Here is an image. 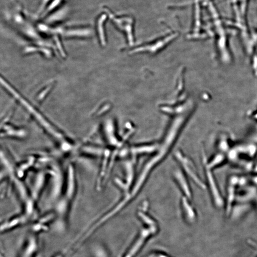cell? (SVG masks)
I'll return each mask as SVG.
<instances>
[{"mask_svg":"<svg viewBox=\"0 0 257 257\" xmlns=\"http://www.w3.org/2000/svg\"><path fill=\"white\" fill-rule=\"evenodd\" d=\"M140 219L143 222V226L136 238L123 255L122 257H135L143 248L147 240L156 233L157 225L155 221L145 212L139 213Z\"/></svg>","mask_w":257,"mask_h":257,"instance_id":"6da1fadb","label":"cell"},{"mask_svg":"<svg viewBox=\"0 0 257 257\" xmlns=\"http://www.w3.org/2000/svg\"><path fill=\"white\" fill-rule=\"evenodd\" d=\"M205 170V175L207 179V185L211 198L215 206L222 208L224 205V201L220 193L216 180L215 179L212 172V170L210 169L204 163Z\"/></svg>","mask_w":257,"mask_h":257,"instance_id":"7a4b0ae2","label":"cell"},{"mask_svg":"<svg viewBox=\"0 0 257 257\" xmlns=\"http://www.w3.org/2000/svg\"><path fill=\"white\" fill-rule=\"evenodd\" d=\"M239 181L237 177L232 176L229 178L227 187V196L226 202V212H231L233 203L236 198L237 186Z\"/></svg>","mask_w":257,"mask_h":257,"instance_id":"3957f363","label":"cell"},{"mask_svg":"<svg viewBox=\"0 0 257 257\" xmlns=\"http://www.w3.org/2000/svg\"><path fill=\"white\" fill-rule=\"evenodd\" d=\"M178 158L180 159V161L183 165V166L184 169L188 173V175L192 178L194 182H195L199 187L202 189H204L205 188V185L199 178V177L198 175L197 172L192 163L188 158L181 155V154L179 153L178 154Z\"/></svg>","mask_w":257,"mask_h":257,"instance_id":"277c9868","label":"cell"},{"mask_svg":"<svg viewBox=\"0 0 257 257\" xmlns=\"http://www.w3.org/2000/svg\"><path fill=\"white\" fill-rule=\"evenodd\" d=\"M38 250V242L34 236L29 238L20 257H35Z\"/></svg>","mask_w":257,"mask_h":257,"instance_id":"5b68a950","label":"cell"},{"mask_svg":"<svg viewBox=\"0 0 257 257\" xmlns=\"http://www.w3.org/2000/svg\"><path fill=\"white\" fill-rule=\"evenodd\" d=\"M205 156L203 157L204 163L211 170L222 164L225 161V155L222 153L215 154L210 161H207V159L205 158Z\"/></svg>","mask_w":257,"mask_h":257,"instance_id":"8992f818","label":"cell"},{"mask_svg":"<svg viewBox=\"0 0 257 257\" xmlns=\"http://www.w3.org/2000/svg\"><path fill=\"white\" fill-rule=\"evenodd\" d=\"M68 9L67 8H62L61 9L58 10L55 12L53 14H51L47 18V22H54L60 21L64 19L67 14Z\"/></svg>","mask_w":257,"mask_h":257,"instance_id":"52a82bcc","label":"cell"},{"mask_svg":"<svg viewBox=\"0 0 257 257\" xmlns=\"http://www.w3.org/2000/svg\"><path fill=\"white\" fill-rule=\"evenodd\" d=\"M177 178L178 179V181L180 184V186L184 194L187 196L188 198H191V191H190L188 183L186 182L185 179L184 177H183V175L179 172L178 173Z\"/></svg>","mask_w":257,"mask_h":257,"instance_id":"ba28073f","label":"cell"},{"mask_svg":"<svg viewBox=\"0 0 257 257\" xmlns=\"http://www.w3.org/2000/svg\"><path fill=\"white\" fill-rule=\"evenodd\" d=\"M62 1H63V0H53V1H52L46 8L44 12L42 13V16H45L46 15L49 14L50 12H52L58 6H60Z\"/></svg>","mask_w":257,"mask_h":257,"instance_id":"9c48e42d","label":"cell"},{"mask_svg":"<svg viewBox=\"0 0 257 257\" xmlns=\"http://www.w3.org/2000/svg\"><path fill=\"white\" fill-rule=\"evenodd\" d=\"M51 2V0H42V2L39 7L37 14H40L41 13H43L46 8L48 4H49Z\"/></svg>","mask_w":257,"mask_h":257,"instance_id":"30bf717a","label":"cell"},{"mask_svg":"<svg viewBox=\"0 0 257 257\" xmlns=\"http://www.w3.org/2000/svg\"><path fill=\"white\" fill-rule=\"evenodd\" d=\"M160 257V256L158 255V254H157L156 253H154V254H152V255H151L150 257Z\"/></svg>","mask_w":257,"mask_h":257,"instance_id":"8fae6325","label":"cell"},{"mask_svg":"<svg viewBox=\"0 0 257 257\" xmlns=\"http://www.w3.org/2000/svg\"><path fill=\"white\" fill-rule=\"evenodd\" d=\"M256 203H257V204H257V200H256Z\"/></svg>","mask_w":257,"mask_h":257,"instance_id":"7c38bea8","label":"cell"}]
</instances>
